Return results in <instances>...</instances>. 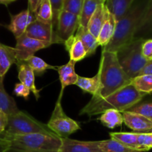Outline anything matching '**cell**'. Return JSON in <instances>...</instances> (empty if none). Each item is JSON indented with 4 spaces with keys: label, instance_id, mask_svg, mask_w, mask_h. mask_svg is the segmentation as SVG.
<instances>
[{
    "label": "cell",
    "instance_id": "obj_28",
    "mask_svg": "<svg viewBox=\"0 0 152 152\" xmlns=\"http://www.w3.org/2000/svg\"><path fill=\"white\" fill-rule=\"evenodd\" d=\"M25 62L31 67L35 76H38V77L42 75L49 69L56 70V71L57 69V66H53V65H49L48 63L45 62L42 59L38 57V56H36L35 55L28 58L27 60L25 61Z\"/></svg>",
    "mask_w": 152,
    "mask_h": 152
},
{
    "label": "cell",
    "instance_id": "obj_38",
    "mask_svg": "<svg viewBox=\"0 0 152 152\" xmlns=\"http://www.w3.org/2000/svg\"><path fill=\"white\" fill-rule=\"evenodd\" d=\"M9 145L8 138L5 132L0 134V152H7Z\"/></svg>",
    "mask_w": 152,
    "mask_h": 152
},
{
    "label": "cell",
    "instance_id": "obj_44",
    "mask_svg": "<svg viewBox=\"0 0 152 152\" xmlns=\"http://www.w3.org/2000/svg\"><path fill=\"white\" fill-rule=\"evenodd\" d=\"M9 1H10V2H12V1H16V0H9Z\"/></svg>",
    "mask_w": 152,
    "mask_h": 152
},
{
    "label": "cell",
    "instance_id": "obj_31",
    "mask_svg": "<svg viewBox=\"0 0 152 152\" xmlns=\"http://www.w3.org/2000/svg\"><path fill=\"white\" fill-rule=\"evenodd\" d=\"M36 19L46 23H51L53 11L50 0H42L35 13Z\"/></svg>",
    "mask_w": 152,
    "mask_h": 152
},
{
    "label": "cell",
    "instance_id": "obj_40",
    "mask_svg": "<svg viewBox=\"0 0 152 152\" xmlns=\"http://www.w3.org/2000/svg\"><path fill=\"white\" fill-rule=\"evenodd\" d=\"M42 0H28V9L34 14L37 12V8Z\"/></svg>",
    "mask_w": 152,
    "mask_h": 152
},
{
    "label": "cell",
    "instance_id": "obj_15",
    "mask_svg": "<svg viewBox=\"0 0 152 152\" xmlns=\"http://www.w3.org/2000/svg\"><path fill=\"white\" fill-rule=\"evenodd\" d=\"M75 63L74 61L69 60L65 65L57 66L58 74L61 83V91L59 96L63 95V91L65 88L68 86L75 85L78 80L79 75L75 71Z\"/></svg>",
    "mask_w": 152,
    "mask_h": 152
},
{
    "label": "cell",
    "instance_id": "obj_21",
    "mask_svg": "<svg viewBox=\"0 0 152 152\" xmlns=\"http://www.w3.org/2000/svg\"><path fill=\"white\" fill-rule=\"evenodd\" d=\"M4 78L0 77V111L5 113L7 116L19 112L15 99L7 93L4 86Z\"/></svg>",
    "mask_w": 152,
    "mask_h": 152
},
{
    "label": "cell",
    "instance_id": "obj_6",
    "mask_svg": "<svg viewBox=\"0 0 152 152\" xmlns=\"http://www.w3.org/2000/svg\"><path fill=\"white\" fill-rule=\"evenodd\" d=\"M5 132L10 135H23L31 134H45L56 135L47 124L37 119L24 111L8 116V123ZM57 136V135H56Z\"/></svg>",
    "mask_w": 152,
    "mask_h": 152
},
{
    "label": "cell",
    "instance_id": "obj_5",
    "mask_svg": "<svg viewBox=\"0 0 152 152\" xmlns=\"http://www.w3.org/2000/svg\"><path fill=\"white\" fill-rule=\"evenodd\" d=\"M144 40L142 37H135L132 42L123 45L116 52L122 69L132 80L139 75L148 62L141 53V47Z\"/></svg>",
    "mask_w": 152,
    "mask_h": 152
},
{
    "label": "cell",
    "instance_id": "obj_12",
    "mask_svg": "<svg viewBox=\"0 0 152 152\" xmlns=\"http://www.w3.org/2000/svg\"><path fill=\"white\" fill-rule=\"evenodd\" d=\"M123 123L135 133L152 132V120L137 113L126 111L123 112Z\"/></svg>",
    "mask_w": 152,
    "mask_h": 152
},
{
    "label": "cell",
    "instance_id": "obj_24",
    "mask_svg": "<svg viewBox=\"0 0 152 152\" xmlns=\"http://www.w3.org/2000/svg\"><path fill=\"white\" fill-rule=\"evenodd\" d=\"M152 33V0H149L137 30L135 37H142Z\"/></svg>",
    "mask_w": 152,
    "mask_h": 152
},
{
    "label": "cell",
    "instance_id": "obj_2",
    "mask_svg": "<svg viewBox=\"0 0 152 152\" xmlns=\"http://www.w3.org/2000/svg\"><path fill=\"white\" fill-rule=\"evenodd\" d=\"M97 74L99 89L97 95L93 96L95 98L107 97L132 83V79L122 69L114 52L102 50Z\"/></svg>",
    "mask_w": 152,
    "mask_h": 152
},
{
    "label": "cell",
    "instance_id": "obj_1",
    "mask_svg": "<svg viewBox=\"0 0 152 152\" xmlns=\"http://www.w3.org/2000/svg\"><path fill=\"white\" fill-rule=\"evenodd\" d=\"M145 96V94L137 90L131 83L105 98L92 96L91 100L82 108L80 115H88L91 117L102 114L109 109L124 112L140 102Z\"/></svg>",
    "mask_w": 152,
    "mask_h": 152
},
{
    "label": "cell",
    "instance_id": "obj_37",
    "mask_svg": "<svg viewBox=\"0 0 152 152\" xmlns=\"http://www.w3.org/2000/svg\"><path fill=\"white\" fill-rule=\"evenodd\" d=\"M141 53L148 62L152 60V39L144 40L141 47Z\"/></svg>",
    "mask_w": 152,
    "mask_h": 152
},
{
    "label": "cell",
    "instance_id": "obj_35",
    "mask_svg": "<svg viewBox=\"0 0 152 152\" xmlns=\"http://www.w3.org/2000/svg\"><path fill=\"white\" fill-rule=\"evenodd\" d=\"M137 141L144 151H148L152 148V132L138 133Z\"/></svg>",
    "mask_w": 152,
    "mask_h": 152
},
{
    "label": "cell",
    "instance_id": "obj_19",
    "mask_svg": "<svg viewBox=\"0 0 152 152\" xmlns=\"http://www.w3.org/2000/svg\"><path fill=\"white\" fill-rule=\"evenodd\" d=\"M74 35L82 42L85 49H86L87 56L94 54L96 48L99 47L97 39L94 37L88 31L87 28L79 26Z\"/></svg>",
    "mask_w": 152,
    "mask_h": 152
},
{
    "label": "cell",
    "instance_id": "obj_36",
    "mask_svg": "<svg viewBox=\"0 0 152 152\" xmlns=\"http://www.w3.org/2000/svg\"><path fill=\"white\" fill-rule=\"evenodd\" d=\"M31 91L26 86L22 83H16L13 88V94L17 96L23 97L25 100H28Z\"/></svg>",
    "mask_w": 152,
    "mask_h": 152
},
{
    "label": "cell",
    "instance_id": "obj_41",
    "mask_svg": "<svg viewBox=\"0 0 152 152\" xmlns=\"http://www.w3.org/2000/svg\"><path fill=\"white\" fill-rule=\"evenodd\" d=\"M143 74H152V60L147 62L139 75H143Z\"/></svg>",
    "mask_w": 152,
    "mask_h": 152
},
{
    "label": "cell",
    "instance_id": "obj_20",
    "mask_svg": "<svg viewBox=\"0 0 152 152\" xmlns=\"http://www.w3.org/2000/svg\"><path fill=\"white\" fill-rule=\"evenodd\" d=\"M106 10L107 7L105 3L99 4L96 7V10L91 18L88 25L87 29L96 39L99 36L101 28H102V24L105 20Z\"/></svg>",
    "mask_w": 152,
    "mask_h": 152
},
{
    "label": "cell",
    "instance_id": "obj_27",
    "mask_svg": "<svg viewBox=\"0 0 152 152\" xmlns=\"http://www.w3.org/2000/svg\"><path fill=\"white\" fill-rule=\"evenodd\" d=\"M101 3L99 0H85L82 11L79 16V26L87 28L91 18L93 16L96 7Z\"/></svg>",
    "mask_w": 152,
    "mask_h": 152
},
{
    "label": "cell",
    "instance_id": "obj_33",
    "mask_svg": "<svg viewBox=\"0 0 152 152\" xmlns=\"http://www.w3.org/2000/svg\"><path fill=\"white\" fill-rule=\"evenodd\" d=\"M85 0H64L62 10L80 16Z\"/></svg>",
    "mask_w": 152,
    "mask_h": 152
},
{
    "label": "cell",
    "instance_id": "obj_8",
    "mask_svg": "<svg viewBox=\"0 0 152 152\" xmlns=\"http://www.w3.org/2000/svg\"><path fill=\"white\" fill-rule=\"evenodd\" d=\"M79 27V16L62 10L58 17L57 25L54 32L53 43H64L74 36Z\"/></svg>",
    "mask_w": 152,
    "mask_h": 152
},
{
    "label": "cell",
    "instance_id": "obj_26",
    "mask_svg": "<svg viewBox=\"0 0 152 152\" xmlns=\"http://www.w3.org/2000/svg\"><path fill=\"white\" fill-rule=\"evenodd\" d=\"M99 120L104 126L112 129L123 125V114L115 109L107 110L101 114Z\"/></svg>",
    "mask_w": 152,
    "mask_h": 152
},
{
    "label": "cell",
    "instance_id": "obj_9",
    "mask_svg": "<svg viewBox=\"0 0 152 152\" xmlns=\"http://www.w3.org/2000/svg\"><path fill=\"white\" fill-rule=\"evenodd\" d=\"M16 40L15 48L16 50V62H25L28 58L34 56L37 51L47 48L52 45L50 42H45L30 38L25 34L16 39Z\"/></svg>",
    "mask_w": 152,
    "mask_h": 152
},
{
    "label": "cell",
    "instance_id": "obj_39",
    "mask_svg": "<svg viewBox=\"0 0 152 152\" xmlns=\"http://www.w3.org/2000/svg\"><path fill=\"white\" fill-rule=\"evenodd\" d=\"M8 123V116L0 111V134L5 132Z\"/></svg>",
    "mask_w": 152,
    "mask_h": 152
},
{
    "label": "cell",
    "instance_id": "obj_17",
    "mask_svg": "<svg viewBox=\"0 0 152 152\" xmlns=\"http://www.w3.org/2000/svg\"><path fill=\"white\" fill-rule=\"evenodd\" d=\"M16 63V48L0 43V77L4 78L9 68Z\"/></svg>",
    "mask_w": 152,
    "mask_h": 152
},
{
    "label": "cell",
    "instance_id": "obj_25",
    "mask_svg": "<svg viewBox=\"0 0 152 152\" xmlns=\"http://www.w3.org/2000/svg\"><path fill=\"white\" fill-rule=\"evenodd\" d=\"M85 93H89L92 96H96L99 89V80L98 74L92 77H84L79 76L78 80L75 83Z\"/></svg>",
    "mask_w": 152,
    "mask_h": 152
},
{
    "label": "cell",
    "instance_id": "obj_11",
    "mask_svg": "<svg viewBox=\"0 0 152 152\" xmlns=\"http://www.w3.org/2000/svg\"><path fill=\"white\" fill-rule=\"evenodd\" d=\"M36 19L35 14L32 13L29 9H26L15 15H10V22L6 28L17 39L25 34L28 25Z\"/></svg>",
    "mask_w": 152,
    "mask_h": 152
},
{
    "label": "cell",
    "instance_id": "obj_34",
    "mask_svg": "<svg viewBox=\"0 0 152 152\" xmlns=\"http://www.w3.org/2000/svg\"><path fill=\"white\" fill-rule=\"evenodd\" d=\"M53 11V19H52V25H53V32H55L56 25H57L58 17L62 10L64 0H50ZM54 37V36H53Z\"/></svg>",
    "mask_w": 152,
    "mask_h": 152
},
{
    "label": "cell",
    "instance_id": "obj_3",
    "mask_svg": "<svg viewBox=\"0 0 152 152\" xmlns=\"http://www.w3.org/2000/svg\"><path fill=\"white\" fill-rule=\"evenodd\" d=\"M149 0H136L116 25L115 32L111 41L102 50L116 53L118 49L135 38L137 30Z\"/></svg>",
    "mask_w": 152,
    "mask_h": 152
},
{
    "label": "cell",
    "instance_id": "obj_4",
    "mask_svg": "<svg viewBox=\"0 0 152 152\" xmlns=\"http://www.w3.org/2000/svg\"><path fill=\"white\" fill-rule=\"evenodd\" d=\"M6 134L10 143L7 152H59L62 145V139L56 135Z\"/></svg>",
    "mask_w": 152,
    "mask_h": 152
},
{
    "label": "cell",
    "instance_id": "obj_13",
    "mask_svg": "<svg viewBox=\"0 0 152 152\" xmlns=\"http://www.w3.org/2000/svg\"><path fill=\"white\" fill-rule=\"evenodd\" d=\"M59 152H102L99 141H80L62 138V145Z\"/></svg>",
    "mask_w": 152,
    "mask_h": 152
},
{
    "label": "cell",
    "instance_id": "obj_22",
    "mask_svg": "<svg viewBox=\"0 0 152 152\" xmlns=\"http://www.w3.org/2000/svg\"><path fill=\"white\" fill-rule=\"evenodd\" d=\"M110 137L118 141L128 148H132L139 152H145L140 146L137 141L138 133L135 132H110Z\"/></svg>",
    "mask_w": 152,
    "mask_h": 152
},
{
    "label": "cell",
    "instance_id": "obj_14",
    "mask_svg": "<svg viewBox=\"0 0 152 152\" xmlns=\"http://www.w3.org/2000/svg\"><path fill=\"white\" fill-rule=\"evenodd\" d=\"M18 69V78L20 83H23L33 92L36 99L38 100L40 98V91L37 89L35 84V74L31 67L25 62H16Z\"/></svg>",
    "mask_w": 152,
    "mask_h": 152
},
{
    "label": "cell",
    "instance_id": "obj_32",
    "mask_svg": "<svg viewBox=\"0 0 152 152\" xmlns=\"http://www.w3.org/2000/svg\"><path fill=\"white\" fill-rule=\"evenodd\" d=\"M129 111L137 113L152 120V100L139 102Z\"/></svg>",
    "mask_w": 152,
    "mask_h": 152
},
{
    "label": "cell",
    "instance_id": "obj_43",
    "mask_svg": "<svg viewBox=\"0 0 152 152\" xmlns=\"http://www.w3.org/2000/svg\"><path fill=\"white\" fill-rule=\"evenodd\" d=\"M99 1H102V2H104V3H105V1H106V0H99Z\"/></svg>",
    "mask_w": 152,
    "mask_h": 152
},
{
    "label": "cell",
    "instance_id": "obj_23",
    "mask_svg": "<svg viewBox=\"0 0 152 152\" xmlns=\"http://www.w3.org/2000/svg\"><path fill=\"white\" fill-rule=\"evenodd\" d=\"M135 1L136 0H106L105 4L117 22L124 16Z\"/></svg>",
    "mask_w": 152,
    "mask_h": 152
},
{
    "label": "cell",
    "instance_id": "obj_10",
    "mask_svg": "<svg viewBox=\"0 0 152 152\" xmlns=\"http://www.w3.org/2000/svg\"><path fill=\"white\" fill-rule=\"evenodd\" d=\"M25 34L27 37L34 39L54 44V32L51 23H46L35 19L28 25Z\"/></svg>",
    "mask_w": 152,
    "mask_h": 152
},
{
    "label": "cell",
    "instance_id": "obj_29",
    "mask_svg": "<svg viewBox=\"0 0 152 152\" xmlns=\"http://www.w3.org/2000/svg\"><path fill=\"white\" fill-rule=\"evenodd\" d=\"M132 84L135 88L144 94H152V74L139 75L132 80Z\"/></svg>",
    "mask_w": 152,
    "mask_h": 152
},
{
    "label": "cell",
    "instance_id": "obj_16",
    "mask_svg": "<svg viewBox=\"0 0 152 152\" xmlns=\"http://www.w3.org/2000/svg\"><path fill=\"white\" fill-rule=\"evenodd\" d=\"M116 25H117V20L112 13H110L107 9L105 20L97 37V42L99 46L103 48L109 43L115 32Z\"/></svg>",
    "mask_w": 152,
    "mask_h": 152
},
{
    "label": "cell",
    "instance_id": "obj_7",
    "mask_svg": "<svg viewBox=\"0 0 152 152\" xmlns=\"http://www.w3.org/2000/svg\"><path fill=\"white\" fill-rule=\"evenodd\" d=\"M62 96H59L55 104L54 109L47 126L59 137H68L72 134L80 130V126L77 121L68 117L62 108Z\"/></svg>",
    "mask_w": 152,
    "mask_h": 152
},
{
    "label": "cell",
    "instance_id": "obj_18",
    "mask_svg": "<svg viewBox=\"0 0 152 152\" xmlns=\"http://www.w3.org/2000/svg\"><path fill=\"white\" fill-rule=\"evenodd\" d=\"M64 45H65V49L68 52L70 60L77 62L87 57L86 49L83 43L75 35L68 39L64 43Z\"/></svg>",
    "mask_w": 152,
    "mask_h": 152
},
{
    "label": "cell",
    "instance_id": "obj_42",
    "mask_svg": "<svg viewBox=\"0 0 152 152\" xmlns=\"http://www.w3.org/2000/svg\"><path fill=\"white\" fill-rule=\"evenodd\" d=\"M10 1L9 0H0V4H4V5H7L10 4Z\"/></svg>",
    "mask_w": 152,
    "mask_h": 152
},
{
    "label": "cell",
    "instance_id": "obj_30",
    "mask_svg": "<svg viewBox=\"0 0 152 152\" xmlns=\"http://www.w3.org/2000/svg\"><path fill=\"white\" fill-rule=\"evenodd\" d=\"M99 144L102 152H139L137 150L125 146L112 138L99 141Z\"/></svg>",
    "mask_w": 152,
    "mask_h": 152
}]
</instances>
